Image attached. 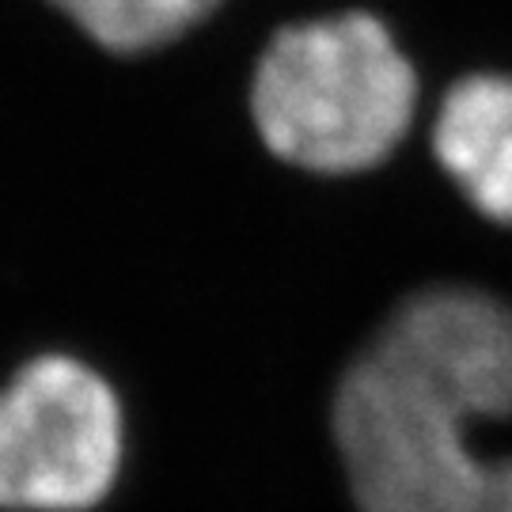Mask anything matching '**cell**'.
<instances>
[{
    "mask_svg": "<svg viewBox=\"0 0 512 512\" xmlns=\"http://www.w3.org/2000/svg\"><path fill=\"white\" fill-rule=\"evenodd\" d=\"M372 346L478 421L512 418V304L471 285H433L391 311Z\"/></svg>",
    "mask_w": 512,
    "mask_h": 512,
    "instance_id": "obj_4",
    "label": "cell"
},
{
    "mask_svg": "<svg viewBox=\"0 0 512 512\" xmlns=\"http://www.w3.org/2000/svg\"><path fill=\"white\" fill-rule=\"evenodd\" d=\"M433 156L482 217L512 224V73L459 76L433 114Z\"/></svg>",
    "mask_w": 512,
    "mask_h": 512,
    "instance_id": "obj_5",
    "label": "cell"
},
{
    "mask_svg": "<svg viewBox=\"0 0 512 512\" xmlns=\"http://www.w3.org/2000/svg\"><path fill=\"white\" fill-rule=\"evenodd\" d=\"M418 114V69L391 23L346 8L285 23L251 73V122L277 160L315 175L380 167Z\"/></svg>",
    "mask_w": 512,
    "mask_h": 512,
    "instance_id": "obj_1",
    "label": "cell"
},
{
    "mask_svg": "<svg viewBox=\"0 0 512 512\" xmlns=\"http://www.w3.org/2000/svg\"><path fill=\"white\" fill-rule=\"evenodd\" d=\"M99 50L152 54L213 19L224 0H46Z\"/></svg>",
    "mask_w": 512,
    "mask_h": 512,
    "instance_id": "obj_6",
    "label": "cell"
},
{
    "mask_svg": "<svg viewBox=\"0 0 512 512\" xmlns=\"http://www.w3.org/2000/svg\"><path fill=\"white\" fill-rule=\"evenodd\" d=\"M330 418L361 512H512V459L482 456L475 414L376 346L338 380Z\"/></svg>",
    "mask_w": 512,
    "mask_h": 512,
    "instance_id": "obj_2",
    "label": "cell"
},
{
    "mask_svg": "<svg viewBox=\"0 0 512 512\" xmlns=\"http://www.w3.org/2000/svg\"><path fill=\"white\" fill-rule=\"evenodd\" d=\"M122 471V406L95 368L38 357L0 387V509L84 512Z\"/></svg>",
    "mask_w": 512,
    "mask_h": 512,
    "instance_id": "obj_3",
    "label": "cell"
}]
</instances>
